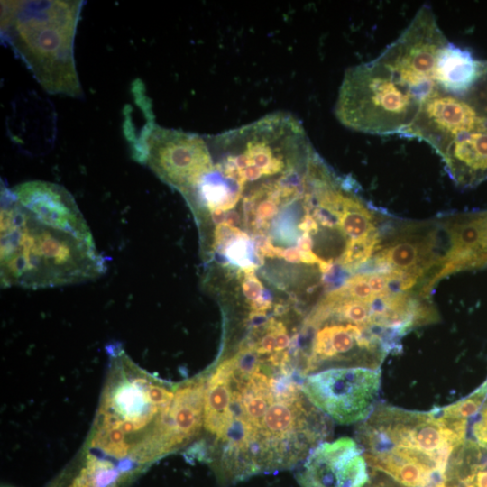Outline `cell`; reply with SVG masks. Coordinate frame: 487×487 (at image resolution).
Returning a JSON list of instances; mask_svg holds the SVG:
<instances>
[{
	"mask_svg": "<svg viewBox=\"0 0 487 487\" xmlns=\"http://www.w3.org/2000/svg\"><path fill=\"white\" fill-rule=\"evenodd\" d=\"M174 393L144 379L125 380L106 398L100 428L119 430L124 436L148 424L170 404Z\"/></svg>",
	"mask_w": 487,
	"mask_h": 487,
	"instance_id": "cell-11",
	"label": "cell"
},
{
	"mask_svg": "<svg viewBox=\"0 0 487 487\" xmlns=\"http://www.w3.org/2000/svg\"><path fill=\"white\" fill-rule=\"evenodd\" d=\"M473 433L476 442L487 448V405L475 421Z\"/></svg>",
	"mask_w": 487,
	"mask_h": 487,
	"instance_id": "cell-22",
	"label": "cell"
},
{
	"mask_svg": "<svg viewBox=\"0 0 487 487\" xmlns=\"http://www.w3.org/2000/svg\"><path fill=\"white\" fill-rule=\"evenodd\" d=\"M442 481L448 487H487V448L465 440L452 453Z\"/></svg>",
	"mask_w": 487,
	"mask_h": 487,
	"instance_id": "cell-17",
	"label": "cell"
},
{
	"mask_svg": "<svg viewBox=\"0 0 487 487\" xmlns=\"http://www.w3.org/2000/svg\"><path fill=\"white\" fill-rule=\"evenodd\" d=\"M430 487H448L446 485V483L443 481H440L439 482L430 486Z\"/></svg>",
	"mask_w": 487,
	"mask_h": 487,
	"instance_id": "cell-29",
	"label": "cell"
},
{
	"mask_svg": "<svg viewBox=\"0 0 487 487\" xmlns=\"http://www.w3.org/2000/svg\"><path fill=\"white\" fill-rule=\"evenodd\" d=\"M367 467L358 443L343 437L316 446L298 481L300 487H363L370 479Z\"/></svg>",
	"mask_w": 487,
	"mask_h": 487,
	"instance_id": "cell-9",
	"label": "cell"
},
{
	"mask_svg": "<svg viewBox=\"0 0 487 487\" xmlns=\"http://www.w3.org/2000/svg\"><path fill=\"white\" fill-rule=\"evenodd\" d=\"M486 71L487 62L475 60L467 50L448 42L437 59L435 80L440 90L465 96Z\"/></svg>",
	"mask_w": 487,
	"mask_h": 487,
	"instance_id": "cell-16",
	"label": "cell"
},
{
	"mask_svg": "<svg viewBox=\"0 0 487 487\" xmlns=\"http://www.w3.org/2000/svg\"><path fill=\"white\" fill-rule=\"evenodd\" d=\"M210 216L213 220V222L216 225H223L225 222V212L221 209H214L212 211H209Z\"/></svg>",
	"mask_w": 487,
	"mask_h": 487,
	"instance_id": "cell-27",
	"label": "cell"
},
{
	"mask_svg": "<svg viewBox=\"0 0 487 487\" xmlns=\"http://www.w3.org/2000/svg\"><path fill=\"white\" fill-rule=\"evenodd\" d=\"M249 237L244 233L235 238L222 251L231 262L241 267L243 271H254L255 263L249 258Z\"/></svg>",
	"mask_w": 487,
	"mask_h": 487,
	"instance_id": "cell-19",
	"label": "cell"
},
{
	"mask_svg": "<svg viewBox=\"0 0 487 487\" xmlns=\"http://www.w3.org/2000/svg\"><path fill=\"white\" fill-rule=\"evenodd\" d=\"M133 142V158L183 196L213 166L206 136L169 129L150 121Z\"/></svg>",
	"mask_w": 487,
	"mask_h": 487,
	"instance_id": "cell-5",
	"label": "cell"
},
{
	"mask_svg": "<svg viewBox=\"0 0 487 487\" xmlns=\"http://www.w3.org/2000/svg\"><path fill=\"white\" fill-rule=\"evenodd\" d=\"M70 487H90L85 476L81 473Z\"/></svg>",
	"mask_w": 487,
	"mask_h": 487,
	"instance_id": "cell-28",
	"label": "cell"
},
{
	"mask_svg": "<svg viewBox=\"0 0 487 487\" xmlns=\"http://www.w3.org/2000/svg\"><path fill=\"white\" fill-rule=\"evenodd\" d=\"M234 357L221 363L208 379L204 400V426L219 441L223 440L234 418Z\"/></svg>",
	"mask_w": 487,
	"mask_h": 487,
	"instance_id": "cell-15",
	"label": "cell"
},
{
	"mask_svg": "<svg viewBox=\"0 0 487 487\" xmlns=\"http://www.w3.org/2000/svg\"><path fill=\"white\" fill-rule=\"evenodd\" d=\"M467 420L440 409L413 411L381 404L357 428L367 465L404 487L442 481L452 453L465 441Z\"/></svg>",
	"mask_w": 487,
	"mask_h": 487,
	"instance_id": "cell-1",
	"label": "cell"
},
{
	"mask_svg": "<svg viewBox=\"0 0 487 487\" xmlns=\"http://www.w3.org/2000/svg\"><path fill=\"white\" fill-rule=\"evenodd\" d=\"M464 97L487 122V71Z\"/></svg>",
	"mask_w": 487,
	"mask_h": 487,
	"instance_id": "cell-20",
	"label": "cell"
},
{
	"mask_svg": "<svg viewBox=\"0 0 487 487\" xmlns=\"http://www.w3.org/2000/svg\"><path fill=\"white\" fill-rule=\"evenodd\" d=\"M314 242L310 234H303L298 241V249L299 252H309L313 251Z\"/></svg>",
	"mask_w": 487,
	"mask_h": 487,
	"instance_id": "cell-24",
	"label": "cell"
},
{
	"mask_svg": "<svg viewBox=\"0 0 487 487\" xmlns=\"http://www.w3.org/2000/svg\"><path fill=\"white\" fill-rule=\"evenodd\" d=\"M486 402H487V400H486Z\"/></svg>",
	"mask_w": 487,
	"mask_h": 487,
	"instance_id": "cell-30",
	"label": "cell"
},
{
	"mask_svg": "<svg viewBox=\"0 0 487 487\" xmlns=\"http://www.w3.org/2000/svg\"><path fill=\"white\" fill-rule=\"evenodd\" d=\"M487 130V122L464 97L437 88L418 107L401 135L427 142L438 154L456 137Z\"/></svg>",
	"mask_w": 487,
	"mask_h": 487,
	"instance_id": "cell-8",
	"label": "cell"
},
{
	"mask_svg": "<svg viewBox=\"0 0 487 487\" xmlns=\"http://www.w3.org/2000/svg\"><path fill=\"white\" fill-rule=\"evenodd\" d=\"M281 257L291 263L300 262V253L298 247L283 249Z\"/></svg>",
	"mask_w": 487,
	"mask_h": 487,
	"instance_id": "cell-25",
	"label": "cell"
},
{
	"mask_svg": "<svg viewBox=\"0 0 487 487\" xmlns=\"http://www.w3.org/2000/svg\"><path fill=\"white\" fill-rule=\"evenodd\" d=\"M439 155L456 184L462 187L479 184L487 179V130L456 137Z\"/></svg>",
	"mask_w": 487,
	"mask_h": 487,
	"instance_id": "cell-14",
	"label": "cell"
},
{
	"mask_svg": "<svg viewBox=\"0 0 487 487\" xmlns=\"http://www.w3.org/2000/svg\"><path fill=\"white\" fill-rule=\"evenodd\" d=\"M205 391L202 381L177 390L170 404L160 415L154 432L142 445L144 460L171 451L198 431L204 418Z\"/></svg>",
	"mask_w": 487,
	"mask_h": 487,
	"instance_id": "cell-10",
	"label": "cell"
},
{
	"mask_svg": "<svg viewBox=\"0 0 487 487\" xmlns=\"http://www.w3.org/2000/svg\"><path fill=\"white\" fill-rule=\"evenodd\" d=\"M17 205L35 218L85 237H93L72 195L62 186L31 180L9 188Z\"/></svg>",
	"mask_w": 487,
	"mask_h": 487,
	"instance_id": "cell-12",
	"label": "cell"
},
{
	"mask_svg": "<svg viewBox=\"0 0 487 487\" xmlns=\"http://www.w3.org/2000/svg\"><path fill=\"white\" fill-rule=\"evenodd\" d=\"M486 400L487 381L470 396L439 409L445 417L467 420L468 418L473 417L479 411Z\"/></svg>",
	"mask_w": 487,
	"mask_h": 487,
	"instance_id": "cell-18",
	"label": "cell"
},
{
	"mask_svg": "<svg viewBox=\"0 0 487 487\" xmlns=\"http://www.w3.org/2000/svg\"><path fill=\"white\" fill-rule=\"evenodd\" d=\"M242 281L243 293L250 302H253L263 297V286L254 274V271H243Z\"/></svg>",
	"mask_w": 487,
	"mask_h": 487,
	"instance_id": "cell-21",
	"label": "cell"
},
{
	"mask_svg": "<svg viewBox=\"0 0 487 487\" xmlns=\"http://www.w3.org/2000/svg\"><path fill=\"white\" fill-rule=\"evenodd\" d=\"M240 223V215L234 210L225 212L224 225L235 227Z\"/></svg>",
	"mask_w": 487,
	"mask_h": 487,
	"instance_id": "cell-26",
	"label": "cell"
},
{
	"mask_svg": "<svg viewBox=\"0 0 487 487\" xmlns=\"http://www.w3.org/2000/svg\"><path fill=\"white\" fill-rule=\"evenodd\" d=\"M447 43L431 8L423 5L402 33L375 60L421 103L438 88L436 65Z\"/></svg>",
	"mask_w": 487,
	"mask_h": 487,
	"instance_id": "cell-6",
	"label": "cell"
},
{
	"mask_svg": "<svg viewBox=\"0 0 487 487\" xmlns=\"http://www.w3.org/2000/svg\"><path fill=\"white\" fill-rule=\"evenodd\" d=\"M363 487H404L390 477L371 470L370 479Z\"/></svg>",
	"mask_w": 487,
	"mask_h": 487,
	"instance_id": "cell-23",
	"label": "cell"
},
{
	"mask_svg": "<svg viewBox=\"0 0 487 487\" xmlns=\"http://www.w3.org/2000/svg\"><path fill=\"white\" fill-rule=\"evenodd\" d=\"M420 101L376 60L349 68L339 88L335 113L354 131L401 134Z\"/></svg>",
	"mask_w": 487,
	"mask_h": 487,
	"instance_id": "cell-4",
	"label": "cell"
},
{
	"mask_svg": "<svg viewBox=\"0 0 487 487\" xmlns=\"http://www.w3.org/2000/svg\"><path fill=\"white\" fill-rule=\"evenodd\" d=\"M438 220L446 243L442 279L487 264V212L449 215Z\"/></svg>",
	"mask_w": 487,
	"mask_h": 487,
	"instance_id": "cell-13",
	"label": "cell"
},
{
	"mask_svg": "<svg viewBox=\"0 0 487 487\" xmlns=\"http://www.w3.org/2000/svg\"><path fill=\"white\" fill-rule=\"evenodd\" d=\"M81 0L1 1V36L52 95L81 97L74 39Z\"/></svg>",
	"mask_w": 487,
	"mask_h": 487,
	"instance_id": "cell-3",
	"label": "cell"
},
{
	"mask_svg": "<svg viewBox=\"0 0 487 487\" xmlns=\"http://www.w3.org/2000/svg\"><path fill=\"white\" fill-rule=\"evenodd\" d=\"M381 370L333 367L308 375L301 384L306 398L339 424L363 421L372 412Z\"/></svg>",
	"mask_w": 487,
	"mask_h": 487,
	"instance_id": "cell-7",
	"label": "cell"
},
{
	"mask_svg": "<svg viewBox=\"0 0 487 487\" xmlns=\"http://www.w3.org/2000/svg\"><path fill=\"white\" fill-rule=\"evenodd\" d=\"M0 278L3 288L47 289L102 276L106 258L93 237L44 223L28 214L1 187Z\"/></svg>",
	"mask_w": 487,
	"mask_h": 487,
	"instance_id": "cell-2",
	"label": "cell"
}]
</instances>
